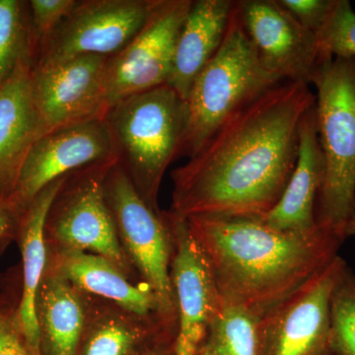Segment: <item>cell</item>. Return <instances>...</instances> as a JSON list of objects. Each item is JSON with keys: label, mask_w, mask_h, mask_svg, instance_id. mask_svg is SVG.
Masks as SVG:
<instances>
[{"label": "cell", "mask_w": 355, "mask_h": 355, "mask_svg": "<svg viewBox=\"0 0 355 355\" xmlns=\"http://www.w3.org/2000/svg\"><path fill=\"white\" fill-rule=\"evenodd\" d=\"M116 161L105 119L62 128L37 139L26 157L9 209L22 216L46 187L89 166Z\"/></svg>", "instance_id": "12"}, {"label": "cell", "mask_w": 355, "mask_h": 355, "mask_svg": "<svg viewBox=\"0 0 355 355\" xmlns=\"http://www.w3.org/2000/svg\"><path fill=\"white\" fill-rule=\"evenodd\" d=\"M306 29L317 34L328 19L336 0H279Z\"/></svg>", "instance_id": "27"}, {"label": "cell", "mask_w": 355, "mask_h": 355, "mask_svg": "<svg viewBox=\"0 0 355 355\" xmlns=\"http://www.w3.org/2000/svg\"><path fill=\"white\" fill-rule=\"evenodd\" d=\"M69 176L58 180L46 187L20 217L18 235L23 260V291L17 312L14 317L32 355H41L37 299L48 268L46 219L53 200Z\"/></svg>", "instance_id": "17"}, {"label": "cell", "mask_w": 355, "mask_h": 355, "mask_svg": "<svg viewBox=\"0 0 355 355\" xmlns=\"http://www.w3.org/2000/svg\"><path fill=\"white\" fill-rule=\"evenodd\" d=\"M316 105L309 85L282 83L236 111L171 173L172 212L259 218L277 205L297 162L299 130Z\"/></svg>", "instance_id": "1"}, {"label": "cell", "mask_w": 355, "mask_h": 355, "mask_svg": "<svg viewBox=\"0 0 355 355\" xmlns=\"http://www.w3.org/2000/svg\"><path fill=\"white\" fill-rule=\"evenodd\" d=\"M232 0H196L176 44L167 84L186 101L193 81L216 55L234 10Z\"/></svg>", "instance_id": "19"}, {"label": "cell", "mask_w": 355, "mask_h": 355, "mask_svg": "<svg viewBox=\"0 0 355 355\" xmlns=\"http://www.w3.org/2000/svg\"><path fill=\"white\" fill-rule=\"evenodd\" d=\"M240 22L263 67L282 83L312 84L324 62L316 34L306 29L279 0L236 1Z\"/></svg>", "instance_id": "14"}, {"label": "cell", "mask_w": 355, "mask_h": 355, "mask_svg": "<svg viewBox=\"0 0 355 355\" xmlns=\"http://www.w3.org/2000/svg\"><path fill=\"white\" fill-rule=\"evenodd\" d=\"M282 83L261 64L234 10L218 51L187 98V125L178 159L193 157L229 116Z\"/></svg>", "instance_id": "5"}, {"label": "cell", "mask_w": 355, "mask_h": 355, "mask_svg": "<svg viewBox=\"0 0 355 355\" xmlns=\"http://www.w3.org/2000/svg\"><path fill=\"white\" fill-rule=\"evenodd\" d=\"M324 60L355 58V12L347 0H336L328 19L316 34Z\"/></svg>", "instance_id": "25"}, {"label": "cell", "mask_w": 355, "mask_h": 355, "mask_svg": "<svg viewBox=\"0 0 355 355\" xmlns=\"http://www.w3.org/2000/svg\"><path fill=\"white\" fill-rule=\"evenodd\" d=\"M77 0H31L29 1V46L34 60L44 42L76 6Z\"/></svg>", "instance_id": "26"}, {"label": "cell", "mask_w": 355, "mask_h": 355, "mask_svg": "<svg viewBox=\"0 0 355 355\" xmlns=\"http://www.w3.org/2000/svg\"><path fill=\"white\" fill-rule=\"evenodd\" d=\"M177 334H170L144 350L140 355H174Z\"/></svg>", "instance_id": "30"}, {"label": "cell", "mask_w": 355, "mask_h": 355, "mask_svg": "<svg viewBox=\"0 0 355 355\" xmlns=\"http://www.w3.org/2000/svg\"><path fill=\"white\" fill-rule=\"evenodd\" d=\"M105 195L128 258H132L157 298L159 319L168 329L177 330L173 239L167 212L151 209L116 162L105 178Z\"/></svg>", "instance_id": "6"}, {"label": "cell", "mask_w": 355, "mask_h": 355, "mask_svg": "<svg viewBox=\"0 0 355 355\" xmlns=\"http://www.w3.org/2000/svg\"><path fill=\"white\" fill-rule=\"evenodd\" d=\"M32 67L31 55H26L0 87V205L7 207L23 163L41 137L32 100Z\"/></svg>", "instance_id": "15"}, {"label": "cell", "mask_w": 355, "mask_h": 355, "mask_svg": "<svg viewBox=\"0 0 355 355\" xmlns=\"http://www.w3.org/2000/svg\"><path fill=\"white\" fill-rule=\"evenodd\" d=\"M355 235V224L352 226V230H350L349 236Z\"/></svg>", "instance_id": "31"}, {"label": "cell", "mask_w": 355, "mask_h": 355, "mask_svg": "<svg viewBox=\"0 0 355 355\" xmlns=\"http://www.w3.org/2000/svg\"><path fill=\"white\" fill-rule=\"evenodd\" d=\"M198 355H265L261 316L222 303Z\"/></svg>", "instance_id": "22"}, {"label": "cell", "mask_w": 355, "mask_h": 355, "mask_svg": "<svg viewBox=\"0 0 355 355\" xmlns=\"http://www.w3.org/2000/svg\"><path fill=\"white\" fill-rule=\"evenodd\" d=\"M167 212L171 227V280L178 329L174 355H198L209 324L222 307L214 273L186 219Z\"/></svg>", "instance_id": "13"}, {"label": "cell", "mask_w": 355, "mask_h": 355, "mask_svg": "<svg viewBox=\"0 0 355 355\" xmlns=\"http://www.w3.org/2000/svg\"><path fill=\"white\" fill-rule=\"evenodd\" d=\"M53 268L78 291L108 299L135 316L160 321L157 298L148 284L135 286L123 270L101 256L58 248Z\"/></svg>", "instance_id": "18"}, {"label": "cell", "mask_w": 355, "mask_h": 355, "mask_svg": "<svg viewBox=\"0 0 355 355\" xmlns=\"http://www.w3.org/2000/svg\"><path fill=\"white\" fill-rule=\"evenodd\" d=\"M29 26V1L0 0V87L22 58L31 55Z\"/></svg>", "instance_id": "23"}, {"label": "cell", "mask_w": 355, "mask_h": 355, "mask_svg": "<svg viewBox=\"0 0 355 355\" xmlns=\"http://www.w3.org/2000/svg\"><path fill=\"white\" fill-rule=\"evenodd\" d=\"M223 304L263 316L331 263L343 241L319 227L277 230L259 218L186 219Z\"/></svg>", "instance_id": "2"}, {"label": "cell", "mask_w": 355, "mask_h": 355, "mask_svg": "<svg viewBox=\"0 0 355 355\" xmlns=\"http://www.w3.org/2000/svg\"><path fill=\"white\" fill-rule=\"evenodd\" d=\"M0 355H32L15 317L0 312Z\"/></svg>", "instance_id": "28"}, {"label": "cell", "mask_w": 355, "mask_h": 355, "mask_svg": "<svg viewBox=\"0 0 355 355\" xmlns=\"http://www.w3.org/2000/svg\"><path fill=\"white\" fill-rule=\"evenodd\" d=\"M20 217L9 207L0 205V249L19 231Z\"/></svg>", "instance_id": "29"}, {"label": "cell", "mask_w": 355, "mask_h": 355, "mask_svg": "<svg viewBox=\"0 0 355 355\" xmlns=\"http://www.w3.org/2000/svg\"><path fill=\"white\" fill-rule=\"evenodd\" d=\"M312 84L324 161L315 218L318 227L343 242L355 224V58H327Z\"/></svg>", "instance_id": "3"}, {"label": "cell", "mask_w": 355, "mask_h": 355, "mask_svg": "<svg viewBox=\"0 0 355 355\" xmlns=\"http://www.w3.org/2000/svg\"><path fill=\"white\" fill-rule=\"evenodd\" d=\"M107 125L116 163L156 212L166 170L178 159L187 125V103L168 85L125 98L111 107Z\"/></svg>", "instance_id": "4"}, {"label": "cell", "mask_w": 355, "mask_h": 355, "mask_svg": "<svg viewBox=\"0 0 355 355\" xmlns=\"http://www.w3.org/2000/svg\"><path fill=\"white\" fill-rule=\"evenodd\" d=\"M41 355H78L87 313L80 291L48 265L37 299Z\"/></svg>", "instance_id": "20"}, {"label": "cell", "mask_w": 355, "mask_h": 355, "mask_svg": "<svg viewBox=\"0 0 355 355\" xmlns=\"http://www.w3.org/2000/svg\"><path fill=\"white\" fill-rule=\"evenodd\" d=\"M333 355H355V273L349 266L338 277L331 297Z\"/></svg>", "instance_id": "24"}, {"label": "cell", "mask_w": 355, "mask_h": 355, "mask_svg": "<svg viewBox=\"0 0 355 355\" xmlns=\"http://www.w3.org/2000/svg\"><path fill=\"white\" fill-rule=\"evenodd\" d=\"M324 177L318 135L316 105L306 113L299 130L297 162L279 202L259 219L277 230L308 232L318 228L315 210Z\"/></svg>", "instance_id": "16"}, {"label": "cell", "mask_w": 355, "mask_h": 355, "mask_svg": "<svg viewBox=\"0 0 355 355\" xmlns=\"http://www.w3.org/2000/svg\"><path fill=\"white\" fill-rule=\"evenodd\" d=\"M347 266L336 256L261 316L265 355H333L331 297Z\"/></svg>", "instance_id": "10"}, {"label": "cell", "mask_w": 355, "mask_h": 355, "mask_svg": "<svg viewBox=\"0 0 355 355\" xmlns=\"http://www.w3.org/2000/svg\"><path fill=\"white\" fill-rule=\"evenodd\" d=\"M116 162L70 175L51 205L46 235L60 249L98 254L127 273L130 263L105 195V178Z\"/></svg>", "instance_id": "7"}, {"label": "cell", "mask_w": 355, "mask_h": 355, "mask_svg": "<svg viewBox=\"0 0 355 355\" xmlns=\"http://www.w3.org/2000/svg\"><path fill=\"white\" fill-rule=\"evenodd\" d=\"M193 0H160L146 25L106 64L110 109L125 98L167 84L178 37Z\"/></svg>", "instance_id": "9"}, {"label": "cell", "mask_w": 355, "mask_h": 355, "mask_svg": "<svg viewBox=\"0 0 355 355\" xmlns=\"http://www.w3.org/2000/svg\"><path fill=\"white\" fill-rule=\"evenodd\" d=\"M176 331L157 319L105 313L88 322L78 355H140L144 352L140 349H144L148 340Z\"/></svg>", "instance_id": "21"}, {"label": "cell", "mask_w": 355, "mask_h": 355, "mask_svg": "<svg viewBox=\"0 0 355 355\" xmlns=\"http://www.w3.org/2000/svg\"><path fill=\"white\" fill-rule=\"evenodd\" d=\"M107 60L103 55H83L44 69L32 67V100L41 137L106 118Z\"/></svg>", "instance_id": "11"}, {"label": "cell", "mask_w": 355, "mask_h": 355, "mask_svg": "<svg viewBox=\"0 0 355 355\" xmlns=\"http://www.w3.org/2000/svg\"><path fill=\"white\" fill-rule=\"evenodd\" d=\"M160 0H77L39 49L33 67L44 69L83 55L110 58L142 29Z\"/></svg>", "instance_id": "8"}]
</instances>
